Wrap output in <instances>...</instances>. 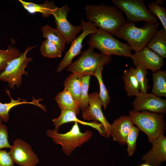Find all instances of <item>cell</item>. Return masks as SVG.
Returning a JSON list of instances; mask_svg holds the SVG:
<instances>
[{
  "mask_svg": "<svg viewBox=\"0 0 166 166\" xmlns=\"http://www.w3.org/2000/svg\"><path fill=\"white\" fill-rule=\"evenodd\" d=\"M41 30L43 37L55 43L62 52L64 51L66 41L57 29L47 24L42 27Z\"/></svg>",
  "mask_w": 166,
  "mask_h": 166,
  "instance_id": "603a6c76",
  "label": "cell"
},
{
  "mask_svg": "<svg viewBox=\"0 0 166 166\" xmlns=\"http://www.w3.org/2000/svg\"><path fill=\"white\" fill-rule=\"evenodd\" d=\"M129 114L134 124L146 135L149 142L164 135L166 124L164 114L132 110L130 111Z\"/></svg>",
  "mask_w": 166,
  "mask_h": 166,
  "instance_id": "3957f363",
  "label": "cell"
},
{
  "mask_svg": "<svg viewBox=\"0 0 166 166\" xmlns=\"http://www.w3.org/2000/svg\"><path fill=\"white\" fill-rule=\"evenodd\" d=\"M149 11L154 16H157L159 19L163 29L166 31V10L165 7L159 5L156 1L148 3Z\"/></svg>",
  "mask_w": 166,
  "mask_h": 166,
  "instance_id": "4dcf8cb0",
  "label": "cell"
},
{
  "mask_svg": "<svg viewBox=\"0 0 166 166\" xmlns=\"http://www.w3.org/2000/svg\"><path fill=\"white\" fill-rule=\"evenodd\" d=\"M3 121L2 117L0 116V124L2 123V121Z\"/></svg>",
  "mask_w": 166,
  "mask_h": 166,
  "instance_id": "8d00e7d4",
  "label": "cell"
},
{
  "mask_svg": "<svg viewBox=\"0 0 166 166\" xmlns=\"http://www.w3.org/2000/svg\"><path fill=\"white\" fill-rule=\"evenodd\" d=\"M94 49L89 45L77 60L70 64L66 70L72 73L78 74L82 76H94V73L98 66L111 63L112 61L111 56L96 53Z\"/></svg>",
  "mask_w": 166,
  "mask_h": 166,
  "instance_id": "8992f818",
  "label": "cell"
},
{
  "mask_svg": "<svg viewBox=\"0 0 166 166\" xmlns=\"http://www.w3.org/2000/svg\"><path fill=\"white\" fill-rule=\"evenodd\" d=\"M156 2L160 6H162L164 4V1L162 0H157Z\"/></svg>",
  "mask_w": 166,
  "mask_h": 166,
  "instance_id": "e575fe53",
  "label": "cell"
},
{
  "mask_svg": "<svg viewBox=\"0 0 166 166\" xmlns=\"http://www.w3.org/2000/svg\"><path fill=\"white\" fill-rule=\"evenodd\" d=\"M112 2L126 16V23L137 22H158L157 18L146 7L144 0H112Z\"/></svg>",
  "mask_w": 166,
  "mask_h": 166,
  "instance_id": "ba28073f",
  "label": "cell"
},
{
  "mask_svg": "<svg viewBox=\"0 0 166 166\" xmlns=\"http://www.w3.org/2000/svg\"><path fill=\"white\" fill-rule=\"evenodd\" d=\"M82 26V33L71 42L70 48L58 64L56 71L59 73L68 67L72 63V59L80 53L84 39L88 35L96 33L98 31L97 26L93 22H85L83 19L80 21Z\"/></svg>",
  "mask_w": 166,
  "mask_h": 166,
  "instance_id": "9c48e42d",
  "label": "cell"
},
{
  "mask_svg": "<svg viewBox=\"0 0 166 166\" xmlns=\"http://www.w3.org/2000/svg\"><path fill=\"white\" fill-rule=\"evenodd\" d=\"M134 125L129 116L122 115L111 124L110 136L114 141L121 145H125L127 136Z\"/></svg>",
  "mask_w": 166,
  "mask_h": 166,
  "instance_id": "2e32d148",
  "label": "cell"
},
{
  "mask_svg": "<svg viewBox=\"0 0 166 166\" xmlns=\"http://www.w3.org/2000/svg\"><path fill=\"white\" fill-rule=\"evenodd\" d=\"M55 99L61 110L71 111L77 115L80 113L79 104L74 101L68 91L64 89L57 94Z\"/></svg>",
  "mask_w": 166,
  "mask_h": 166,
  "instance_id": "7402d4cb",
  "label": "cell"
},
{
  "mask_svg": "<svg viewBox=\"0 0 166 166\" xmlns=\"http://www.w3.org/2000/svg\"><path fill=\"white\" fill-rule=\"evenodd\" d=\"M22 53L11 45H8L6 50L0 49V72L4 70L12 60L19 56Z\"/></svg>",
  "mask_w": 166,
  "mask_h": 166,
  "instance_id": "4316f807",
  "label": "cell"
},
{
  "mask_svg": "<svg viewBox=\"0 0 166 166\" xmlns=\"http://www.w3.org/2000/svg\"><path fill=\"white\" fill-rule=\"evenodd\" d=\"M132 111L136 112L146 111L164 114L166 113V100L152 93L140 92L132 102Z\"/></svg>",
  "mask_w": 166,
  "mask_h": 166,
  "instance_id": "7c38bea8",
  "label": "cell"
},
{
  "mask_svg": "<svg viewBox=\"0 0 166 166\" xmlns=\"http://www.w3.org/2000/svg\"><path fill=\"white\" fill-rule=\"evenodd\" d=\"M69 10V7L65 4L60 8L56 7L52 13L56 23V29L63 35L68 44L71 43L77 34L83 29L81 25L73 26L67 20V16Z\"/></svg>",
  "mask_w": 166,
  "mask_h": 166,
  "instance_id": "8fae6325",
  "label": "cell"
},
{
  "mask_svg": "<svg viewBox=\"0 0 166 166\" xmlns=\"http://www.w3.org/2000/svg\"><path fill=\"white\" fill-rule=\"evenodd\" d=\"M77 115L76 114L72 111L61 110V112L59 117L52 120L55 127L53 130L58 132L60 127L62 124L68 122H74L83 125L91 127L96 129L101 135L106 137L104 127L100 123L95 121L87 122L82 121L77 118Z\"/></svg>",
  "mask_w": 166,
  "mask_h": 166,
  "instance_id": "e0dca14e",
  "label": "cell"
},
{
  "mask_svg": "<svg viewBox=\"0 0 166 166\" xmlns=\"http://www.w3.org/2000/svg\"><path fill=\"white\" fill-rule=\"evenodd\" d=\"M152 148L142 157L151 166H160L166 160V137L164 135L152 141Z\"/></svg>",
  "mask_w": 166,
  "mask_h": 166,
  "instance_id": "9a60e30c",
  "label": "cell"
},
{
  "mask_svg": "<svg viewBox=\"0 0 166 166\" xmlns=\"http://www.w3.org/2000/svg\"><path fill=\"white\" fill-rule=\"evenodd\" d=\"M122 79L124 89L128 96H136L140 90L138 83L134 75L128 69L125 70Z\"/></svg>",
  "mask_w": 166,
  "mask_h": 166,
  "instance_id": "d4e9b609",
  "label": "cell"
},
{
  "mask_svg": "<svg viewBox=\"0 0 166 166\" xmlns=\"http://www.w3.org/2000/svg\"><path fill=\"white\" fill-rule=\"evenodd\" d=\"M90 76L82 77V89L80 101L79 104L80 109L83 112L89 105L88 90L89 87Z\"/></svg>",
  "mask_w": 166,
  "mask_h": 166,
  "instance_id": "f546056e",
  "label": "cell"
},
{
  "mask_svg": "<svg viewBox=\"0 0 166 166\" xmlns=\"http://www.w3.org/2000/svg\"><path fill=\"white\" fill-rule=\"evenodd\" d=\"M86 17L101 30L113 35L126 23L123 13L116 6L103 3L99 5H87L85 7Z\"/></svg>",
  "mask_w": 166,
  "mask_h": 166,
  "instance_id": "6da1fadb",
  "label": "cell"
},
{
  "mask_svg": "<svg viewBox=\"0 0 166 166\" xmlns=\"http://www.w3.org/2000/svg\"><path fill=\"white\" fill-rule=\"evenodd\" d=\"M82 77L78 74L72 73L66 78L63 84L64 89L69 92L74 101L78 104L81 96Z\"/></svg>",
  "mask_w": 166,
  "mask_h": 166,
  "instance_id": "d6986e66",
  "label": "cell"
},
{
  "mask_svg": "<svg viewBox=\"0 0 166 166\" xmlns=\"http://www.w3.org/2000/svg\"><path fill=\"white\" fill-rule=\"evenodd\" d=\"M14 163L9 152L0 150V166H14Z\"/></svg>",
  "mask_w": 166,
  "mask_h": 166,
  "instance_id": "836d02e7",
  "label": "cell"
},
{
  "mask_svg": "<svg viewBox=\"0 0 166 166\" xmlns=\"http://www.w3.org/2000/svg\"><path fill=\"white\" fill-rule=\"evenodd\" d=\"M46 134L55 143L61 146L63 152L68 156H70L77 147L87 142L93 136L92 132L90 130L81 132L76 122L70 130L65 133H60L49 129L46 131Z\"/></svg>",
  "mask_w": 166,
  "mask_h": 166,
  "instance_id": "5b68a950",
  "label": "cell"
},
{
  "mask_svg": "<svg viewBox=\"0 0 166 166\" xmlns=\"http://www.w3.org/2000/svg\"><path fill=\"white\" fill-rule=\"evenodd\" d=\"M160 25L159 22H145L138 28L134 24L126 23L113 35L126 40L132 50L138 52L146 46Z\"/></svg>",
  "mask_w": 166,
  "mask_h": 166,
  "instance_id": "7a4b0ae2",
  "label": "cell"
},
{
  "mask_svg": "<svg viewBox=\"0 0 166 166\" xmlns=\"http://www.w3.org/2000/svg\"><path fill=\"white\" fill-rule=\"evenodd\" d=\"M6 89V90L5 91V92L9 96L11 101L8 103H2L0 102V116L4 122H7L9 121L10 117L9 113L10 110L14 107L21 104H32L38 106L44 111L46 110V107L39 103V101H40V99L36 100L34 98H33V100L31 102H27L26 100H22L20 97L18 98L17 100H14L11 97L10 91L7 89Z\"/></svg>",
  "mask_w": 166,
  "mask_h": 166,
  "instance_id": "ac0fdd59",
  "label": "cell"
},
{
  "mask_svg": "<svg viewBox=\"0 0 166 166\" xmlns=\"http://www.w3.org/2000/svg\"><path fill=\"white\" fill-rule=\"evenodd\" d=\"M36 46H29L19 56L12 60L0 73V81L7 82L10 89H13L15 85L17 88L20 87L22 84V75H28L25 69L32 59V57H26V55Z\"/></svg>",
  "mask_w": 166,
  "mask_h": 166,
  "instance_id": "52a82bcc",
  "label": "cell"
},
{
  "mask_svg": "<svg viewBox=\"0 0 166 166\" xmlns=\"http://www.w3.org/2000/svg\"><path fill=\"white\" fill-rule=\"evenodd\" d=\"M128 70L135 76L138 83L140 92L147 93L149 88L148 79L147 77L148 71L140 68L130 67Z\"/></svg>",
  "mask_w": 166,
  "mask_h": 166,
  "instance_id": "83f0119b",
  "label": "cell"
},
{
  "mask_svg": "<svg viewBox=\"0 0 166 166\" xmlns=\"http://www.w3.org/2000/svg\"><path fill=\"white\" fill-rule=\"evenodd\" d=\"M89 96V105L82 112V116L85 120L93 121L100 123L103 127L106 137L110 136L111 124L108 121L102 112V104L99 93L95 92L90 93Z\"/></svg>",
  "mask_w": 166,
  "mask_h": 166,
  "instance_id": "4fadbf2b",
  "label": "cell"
},
{
  "mask_svg": "<svg viewBox=\"0 0 166 166\" xmlns=\"http://www.w3.org/2000/svg\"><path fill=\"white\" fill-rule=\"evenodd\" d=\"M88 44L106 55H113L131 58L133 55L132 50L129 45L121 42L112 35L98 29L96 33L90 34Z\"/></svg>",
  "mask_w": 166,
  "mask_h": 166,
  "instance_id": "277c9868",
  "label": "cell"
},
{
  "mask_svg": "<svg viewBox=\"0 0 166 166\" xmlns=\"http://www.w3.org/2000/svg\"><path fill=\"white\" fill-rule=\"evenodd\" d=\"M9 153L14 162L19 166H36L39 162L30 145L19 138L14 141Z\"/></svg>",
  "mask_w": 166,
  "mask_h": 166,
  "instance_id": "30bf717a",
  "label": "cell"
},
{
  "mask_svg": "<svg viewBox=\"0 0 166 166\" xmlns=\"http://www.w3.org/2000/svg\"><path fill=\"white\" fill-rule=\"evenodd\" d=\"M146 46L163 59L166 58V31L163 29L157 30Z\"/></svg>",
  "mask_w": 166,
  "mask_h": 166,
  "instance_id": "ffe728a7",
  "label": "cell"
},
{
  "mask_svg": "<svg viewBox=\"0 0 166 166\" xmlns=\"http://www.w3.org/2000/svg\"><path fill=\"white\" fill-rule=\"evenodd\" d=\"M131 58L136 68L150 69L153 72L161 70L164 65V59L147 46L135 52Z\"/></svg>",
  "mask_w": 166,
  "mask_h": 166,
  "instance_id": "5bb4252c",
  "label": "cell"
},
{
  "mask_svg": "<svg viewBox=\"0 0 166 166\" xmlns=\"http://www.w3.org/2000/svg\"><path fill=\"white\" fill-rule=\"evenodd\" d=\"M153 85L152 93L159 97H166V71L161 69L152 74Z\"/></svg>",
  "mask_w": 166,
  "mask_h": 166,
  "instance_id": "cb8c5ba5",
  "label": "cell"
},
{
  "mask_svg": "<svg viewBox=\"0 0 166 166\" xmlns=\"http://www.w3.org/2000/svg\"><path fill=\"white\" fill-rule=\"evenodd\" d=\"M103 65H100L95 71L94 76L97 78L99 83L100 92L99 93V98L101 101L102 106L105 110L106 109L107 105L110 103V98L109 91L103 82L102 77V71Z\"/></svg>",
  "mask_w": 166,
  "mask_h": 166,
  "instance_id": "484cf974",
  "label": "cell"
},
{
  "mask_svg": "<svg viewBox=\"0 0 166 166\" xmlns=\"http://www.w3.org/2000/svg\"><path fill=\"white\" fill-rule=\"evenodd\" d=\"M40 50L43 56L49 58L61 57L62 52L55 43L47 39L42 42Z\"/></svg>",
  "mask_w": 166,
  "mask_h": 166,
  "instance_id": "f1b7e54d",
  "label": "cell"
},
{
  "mask_svg": "<svg viewBox=\"0 0 166 166\" xmlns=\"http://www.w3.org/2000/svg\"><path fill=\"white\" fill-rule=\"evenodd\" d=\"M140 166H151L148 164L145 163L144 164H141Z\"/></svg>",
  "mask_w": 166,
  "mask_h": 166,
  "instance_id": "d590c367",
  "label": "cell"
},
{
  "mask_svg": "<svg viewBox=\"0 0 166 166\" xmlns=\"http://www.w3.org/2000/svg\"><path fill=\"white\" fill-rule=\"evenodd\" d=\"M7 130L6 125L2 123L0 124V150L4 148H10L11 147L8 141Z\"/></svg>",
  "mask_w": 166,
  "mask_h": 166,
  "instance_id": "d6a6232c",
  "label": "cell"
},
{
  "mask_svg": "<svg viewBox=\"0 0 166 166\" xmlns=\"http://www.w3.org/2000/svg\"><path fill=\"white\" fill-rule=\"evenodd\" d=\"M18 1L29 13L33 14L37 13H41L45 18L52 15L53 10L56 7L53 3L48 1H46L42 4L26 2L22 0H19Z\"/></svg>",
  "mask_w": 166,
  "mask_h": 166,
  "instance_id": "44dd1931",
  "label": "cell"
},
{
  "mask_svg": "<svg viewBox=\"0 0 166 166\" xmlns=\"http://www.w3.org/2000/svg\"><path fill=\"white\" fill-rule=\"evenodd\" d=\"M139 130V129L134 125L132 128L127 136L126 144L127 145V151L129 156L132 155L135 151L136 140Z\"/></svg>",
  "mask_w": 166,
  "mask_h": 166,
  "instance_id": "1f68e13d",
  "label": "cell"
}]
</instances>
